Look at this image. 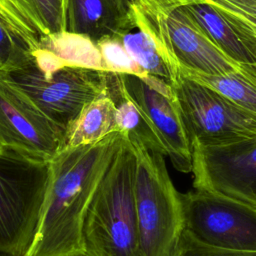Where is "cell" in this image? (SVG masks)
Masks as SVG:
<instances>
[{
  "mask_svg": "<svg viewBox=\"0 0 256 256\" xmlns=\"http://www.w3.org/2000/svg\"><path fill=\"white\" fill-rule=\"evenodd\" d=\"M64 149L49 163V183L36 235L26 256L85 255L83 227L88 207L121 139Z\"/></svg>",
  "mask_w": 256,
  "mask_h": 256,
  "instance_id": "1",
  "label": "cell"
},
{
  "mask_svg": "<svg viewBox=\"0 0 256 256\" xmlns=\"http://www.w3.org/2000/svg\"><path fill=\"white\" fill-rule=\"evenodd\" d=\"M122 139L92 197L85 217V256H140L134 196L136 157Z\"/></svg>",
  "mask_w": 256,
  "mask_h": 256,
  "instance_id": "2",
  "label": "cell"
},
{
  "mask_svg": "<svg viewBox=\"0 0 256 256\" xmlns=\"http://www.w3.org/2000/svg\"><path fill=\"white\" fill-rule=\"evenodd\" d=\"M136 166L134 196L140 256H171L184 230L181 193L175 188L157 147L127 133Z\"/></svg>",
  "mask_w": 256,
  "mask_h": 256,
  "instance_id": "3",
  "label": "cell"
},
{
  "mask_svg": "<svg viewBox=\"0 0 256 256\" xmlns=\"http://www.w3.org/2000/svg\"><path fill=\"white\" fill-rule=\"evenodd\" d=\"M49 183V163L0 150V255L26 256Z\"/></svg>",
  "mask_w": 256,
  "mask_h": 256,
  "instance_id": "4",
  "label": "cell"
},
{
  "mask_svg": "<svg viewBox=\"0 0 256 256\" xmlns=\"http://www.w3.org/2000/svg\"><path fill=\"white\" fill-rule=\"evenodd\" d=\"M191 147L231 144L256 135V114L178 73L173 85Z\"/></svg>",
  "mask_w": 256,
  "mask_h": 256,
  "instance_id": "5",
  "label": "cell"
},
{
  "mask_svg": "<svg viewBox=\"0 0 256 256\" xmlns=\"http://www.w3.org/2000/svg\"><path fill=\"white\" fill-rule=\"evenodd\" d=\"M66 130L51 120L0 70V145L50 163L64 150Z\"/></svg>",
  "mask_w": 256,
  "mask_h": 256,
  "instance_id": "6",
  "label": "cell"
},
{
  "mask_svg": "<svg viewBox=\"0 0 256 256\" xmlns=\"http://www.w3.org/2000/svg\"><path fill=\"white\" fill-rule=\"evenodd\" d=\"M184 231L201 244L224 250L256 251V209L194 190L181 194Z\"/></svg>",
  "mask_w": 256,
  "mask_h": 256,
  "instance_id": "7",
  "label": "cell"
},
{
  "mask_svg": "<svg viewBox=\"0 0 256 256\" xmlns=\"http://www.w3.org/2000/svg\"><path fill=\"white\" fill-rule=\"evenodd\" d=\"M121 92L140 111L163 154L182 173L192 172V150L172 86L146 75L114 74Z\"/></svg>",
  "mask_w": 256,
  "mask_h": 256,
  "instance_id": "8",
  "label": "cell"
},
{
  "mask_svg": "<svg viewBox=\"0 0 256 256\" xmlns=\"http://www.w3.org/2000/svg\"><path fill=\"white\" fill-rule=\"evenodd\" d=\"M8 74L51 120L65 130L106 88V72L65 67L44 77L33 60Z\"/></svg>",
  "mask_w": 256,
  "mask_h": 256,
  "instance_id": "9",
  "label": "cell"
},
{
  "mask_svg": "<svg viewBox=\"0 0 256 256\" xmlns=\"http://www.w3.org/2000/svg\"><path fill=\"white\" fill-rule=\"evenodd\" d=\"M135 17L151 33L177 75L176 66L208 75L237 72L238 65L227 58L181 8L149 15L135 6Z\"/></svg>",
  "mask_w": 256,
  "mask_h": 256,
  "instance_id": "10",
  "label": "cell"
},
{
  "mask_svg": "<svg viewBox=\"0 0 256 256\" xmlns=\"http://www.w3.org/2000/svg\"><path fill=\"white\" fill-rule=\"evenodd\" d=\"M191 150L195 190L256 209V135L222 146H193Z\"/></svg>",
  "mask_w": 256,
  "mask_h": 256,
  "instance_id": "11",
  "label": "cell"
},
{
  "mask_svg": "<svg viewBox=\"0 0 256 256\" xmlns=\"http://www.w3.org/2000/svg\"><path fill=\"white\" fill-rule=\"evenodd\" d=\"M134 28L132 0H67L66 30L95 43L105 38L120 39Z\"/></svg>",
  "mask_w": 256,
  "mask_h": 256,
  "instance_id": "12",
  "label": "cell"
},
{
  "mask_svg": "<svg viewBox=\"0 0 256 256\" xmlns=\"http://www.w3.org/2000/svg\"><path fill=\"white\" fill-rule=\"evenodd\" d=\"M181 9L232 62L237 65L256 62V43L240 35L211 5L205 2Z\"/></svg>",
  "mask_w": 256,
  "mask_h": 256,
  "instance_id": "13",
  "label": "cell"
},
{
  "mask_svg": "<svg viewBox=\"0 0 256 256\" xmlns=\"http://www.w3.org/2000/svg\"><path fill=\"white\" fill-rule=\"evenodd\" d=\"M114 132H120L116 106L106 87L66 128L64 149L95 144Z\"/></svg>",
  "mask_w": 256,
  "mask_h": 256,
  "instance_id": "14",
  "label": "cell"
},
{
  "mask_svg": "<svg viewBox=\"0 0 256 256\" xmlns=\"http://www.w3.org/2000/svg\"><path fill=\"white\" fill-rule=\"evenodd\" d=\"M38 49L46 52L59 70L74 67L105 72L100 50L87 36L64 30L41 37Z\"/></svg>",
  "mask_w": 256,
  "mask_h": 256,
  "instance_id": "15",
  "label": "cell"
},
{
  "mask_svg": "<svg viewBox=\"0 0 256 256\" xmlns=\"http://www.w3.org/2000/svg\"><path fill=\"white\" fill-rule=\"evenodd\" d=\"M120 40L127 53L144 73L173 87L178 75L170 67L151 33L136 17L135 28L125 33Z\"/></svg>",
  "mask_w": 256,
  "mask_h": 256,
  "instance_id": "16",
  "label": "cell"
},
{
  "mask_svg": "<svg viewBox=\"0 0 256 256\" xmlns=\"http://www.w3.org/2000/svg\"><path fill=\"white\" fill-rule=\"evenodd\" d=\"M180 75L199 83L235 105L256 114V88L239 77L236 73L229 75H208L176 66Z\"/></svg>",
  "mask_w": 256,
  "mask_h": 256,
  "instance_id": "17",
  "label": "cell"
},
{
  "mask_svg": "<svg viewBox=\"0 0 256 256\" xmlns=\"http://www.w3.org/2000/svg\"><path fill=\"white\" fill-rule=\"evenodd\" d=\"M33 24L40 38L66 30L67 0H10Z\"/></svg>",
  "mask_w": 256,
  "mask_h": 256,
  "instance_id": "18",
  "label": "cell"
},
{
  "mask_svg": "<svg viewBox=\"0 0 256 256\" xmlns=\"http://www.w3.org/2000/svg\"><path fill=\"white\" fill-rule=\"evenodd\" d=\"M96 44L102 56L105 72L134 75L137 77H144L147 75L130 57L120 39L105 38Z\"/></svg>",
  "mask_w": 256,
  "mask_h": 256,
  "instance_id": "19",
  "label": "cell"
},
{
  "mask_svg": "<svg viewBox=\"0 0 256 256\" xmlns=\"http://www.w3.org/2000/svg\"><path fill=\"white\" fill-rule=\"evenodd\" d=\"M31 49L0 22V70L10 73L30 64Z\"/></svg>",
  "mask_w": 256,
  "mask_h": 256,
  "instance_id": "20",
  "label": "cell"
},
{
  "mask_svg": "<svg viewBox=\"0 0 256 256\" xmlns=\"http://www.w3.org/2000/svg\"><path fill=\"white\" fill-rule=\"evenodd\" d=\"M0 22L22 40L32 52L38 48L40 35L33 24L10 0H0Z\"/></svg>",
  "mask_w": 256,
  "mask_h": 256,
  "instance_id": "21",
  "label": "cell"
},
{
  "mask_svg": "<svg viewBox=\"0 0 256 256\" xmlns=\"http://www.w3.org/2000/svg\"><path fill=\"white\" fill-rule=\"evenodd\" d=\"M171 256H256V251H232L199 243L183 230Z\"/></svg>",
  "mask_w": 256,
  "mask_h": 256,
  "instance_id": "22",
  "label": "cell"
},
{
  "mask_svg": "<svg viewBox=\"0 0 256 256\" xmlns=\"http://www.w3.org/2000/svg\"><path fill=\"white\" fill-rule=\"evenodd\" d=\"M135 6L142 12L155 15L167 13L175 9L198 3H205V0H132Z\"/></svg>",
  "mask_w": 256,
  "mask_h": 256,
  "instance_id": "23",
  "label": "cell"
},
{
  "mask_svg": "<svg viewBox=\"0 0 256 256\" xmlns=\"http://www.w3.org/2000/svg\"><path fill=\"white\" fill-rule=\"evenodd\" d=\"M238 1H240V2H242L244 4H246V5L254 8V9H256V0H238Z\"/></svg>",
  "mask_w": 256,
  "mask_h": 256,
  "instance_id": "24",
  "label": "cell"
},
{
  "mask_svg": "<svg viewBox=\"0 0 256 256\" xmlns=\"http://www.w3.org/2000/svg\"><path fill=\"white\" fill-rule=\"evenodd\" d=\"M1 149H2V147H1V145H0V150H1Z\"/></svg>",
  "mask_w": 256,
  "mask_h": 256,
  "instance_id": "25",
  "label": "cell"
},
{
  "mask_svg": "<svg viewBox=\"0 0 256 256\" xmlns=\"http://www.w3.org/2000/svg\"><path fill=\"white\" fill-rule=\"evenodd\" d=\"M81 256H85V255H81Z\"/></svg>",
  "mask_w": 256,
  "mask_h": 256,
  "instance_id": "26",
  "label": "cell"
},
{
  "mask_svg": "<svg viewBox=\"0 0 256 256\" xmlns=\"http://www.w3.org/2000/svg\"><path fill=\"white\" fill-rule=\"evenodd\" d=\"M0 256H2V255H0Z\"/></svg>",
  "mask_w": 256,
  "mask_h": 256,
  "instance_id": "27",
  "label": "cell"
}]
</instances>
